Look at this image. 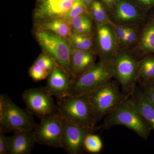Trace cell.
Segmentation results:
<instances>
[{"label": "cell", "mask_w": 154, "mask_h": 154, "mask_svg": "<svg viewBox=\"0 0 154 154\" xmlns=\"http://www.w3.org/2000/svg\"><path fill=\"white\" fill-rule=\"evenodd\" d=\"M140 47L146 55L154 54V16L151 17L141 34Z\"/></svg>", "instance_id": "obj_19"}, {"label": "cell", "mask_w": 154, "mask_h": 154, "mask_svg": "<svg viewBox=\"0 0 154 154\" xmlns=\"http://www.w3.org/2000/svg\"><path fill=\"white\" fill-rule=\"evenodd\" d=\"M12 136L7 137L9 154H29L36 143L33 130L14 133Z\"/></svg>", "instance_id": "obj_15"}, {"label": "cell", "mask_w": 154, "mask_h": 154, "mask_svg": "<svg viewBox=\"0 0 154 154\" xmlns=\"http://www.w3.org/2000/svg\"><path fill=\"white\" fill-rule=\"evenodd\" d=\"M90 14H84L76 17L71 22L72 33L80 35H92L93 23Z\"/></svg>", "instance_id": "obj_20"}, {"label": "cell", "mask_w": 154, "mask_h": 154, "mask_svg": "<svg viewBox=\"0 0 154 154\" xmlns=\"http://www.w3.org/2000/svg\"><path fill=\"white\" fill-rule=\"evenodd\" d=\"M139 61L125 51L118 52L114 60V78L123 94L130 96L139 81Z\"/></svg>", "instance_id": "obj_7"}, {"label": "cell", "mask_w": 154, "mask_h": 154, "mask_svg": "<svg viewBox=\"0 0 154 154\" xmlns=\"http://www.w3.org/2000/svg\"><path fill=\"white\" fill-rule=\"evenodd\" d=\"M127 27L126 44H132L134 43L137 39V31L136 30L135 28L132 27Z\"/></svg>", "instance_id": "obj_30"}, {"label": "cell", "mask_w": 154, "mask_h": 154, "mask_svg": "<svg viewBox=\"0 0 154 154\" xmlns=\"http://www.w3.org/2000/svg\"><path fill=\"white\" fill-rule=\"evenodd\" d=\"M96 54L94 51H83L72 48L69 74L72 79L83 74L94 66Z\"/></svg>", "instance_id": "obj_13"}, {"label": "cell", "mask_w": 154, "mask_h": 154, "mask_svg": "<svg viewBox=\"0 0 154 154\" xmlns=\"http://www.w3.org/2000/svg\"><path fill=\"white\" fill-rule=\"evenodd\" d=\"M140 88L154 106V88L148 81L140 82Z\"/></svg>", "instance_id": "obj_29"}, {"label": "cell", "mask_w": 154, "mask_h": 154, "mask_svg": "<svg viewBox=\"0 0 154 154\" xmlns=\"http://www.w3.org/2000/svg\"><path fill=\"white\" fill-rule=\"evenodd\" d=\"M34 26L36 30H48L67 39L72 33L71 22L62 18L52 19Z\"/></svg>", "instance_id": "obj_18"}, {"label": "cell", "mask_w": 154, "mask_h": 154, "mask_svg": "<svg viewBox=\"0 0 154 154\" xmlns=\"http://www.w3.org/2000/svg\"><path fill=\"white\" fill-rule=\"evenodd\" d=\"M37 124L27 110L18 107L7 95H0V132L33 130Z\"/></svg>", "instance_id": "obj_5"}, {"label": "cell", "mask_w": 154, "mask_h": 154, "mask_svg": "<svg viewBox=\"0 0 154 154\" xmlns=\"http://www.w3.org/2000/svg\"><path fill=\"white\" fill-rule=\"evenodd\" d=\"M111 25L114 28L118 41L123 44H126L128 27L126 26L116 25L113 23L111 24Z\"/></svg>", "instance_id": "obj_28"}, {"label": "cell", "mask_w": 154, "mask_h": 154, "mask_svg": "<svg viewBox=\"0 0 154 154\" xmlns=\"http://www.w3.org/2000/svg\"><path fill=\"white\" fill-rule=\"evenodd\" d=\"M75 0H35L33 12L34 25L52 19H64Z\"/></svg>", "instance_id": "obj_10"}, {"label": "cell", "mask_w": 154, "mask_h": 154, "mask_svg": "<svg viewBox=\"0 0 154 154\" xmlns=\"http://www.w3.org/2000/svg\"><path fill=\"white\" fill-rule=\"evenodd\" d=\"M68 40L72 49L93 51L94 40L93 35H80L72 33Z\"/></svg>", "instance_id": "obj_21"}, {"label": "cell", "mask_w": 154, "mask_h": 154, "mask_svg": "<svg viewBox=\"0 0 154 154\" xmlns=\"http://www.w3.org/2000/svg\"><path fill=\"white\" fill-rule=\"evenodd\" d=\"M106 10L104 4L100 0H96L91 5L89 11L96 25L112 24V22L108 18Z\"/></svg>", "instance_id": "obj_22"}, {"label": "cell", "mask_w": 154, "mask_h": 154, "mask_svg": "<svg viewBox=\"0 0 154 154\" xmlns=\"http://www.w3.org/2000/svg\"><path fill=\"white\" fill-rule=\"evenodd\" d=\"M107 10H113L119 0H100Z\"/></svg>", "instance_id": "obj_33"}, {"label": "cell", "mask_w": 154, "mask_h": 154, "mask_svg": "<svg viewBox=\"0 0 154 154\" xmlns=\"http://www.w3.org/2000/svg\"><path fill=\"white\" fill-rule=\"evenodd\" d=\"M63 119L59 113L40 119L33 130L36 142L55 148H62L61 144Z\"/></svg>", "instance_id": "obj_9"}, {"label": "cell", "mask_w": 154, "mask_h": 154, "mask_svg": "<svg viewBox=\"0 0 154 154\" xmlns=\"http://www.w3.org/2000/svg\"><path fill=\"white\" fill-rule=\"evenodd\" d=\"M84 4L87 6L88 9L90 8L91 5L95 2L96 0H82Z\"/></svg>", "instance_id": "obj_34"}, {"label": "cell", "mask_w": 154, "mask_h": 154, "mask_svg": "<svg viewBox=\"0 0 154 154\" xmlns=\"http://www.w3.org/2000/svg\"><path fill=\"white\" fill-rule=\"evenodd\" d=\"M22 96L26 110L40 119L57 112L53 96L45 87L27 89Z\"/></svg>", "instance_id": "obj_8"}, {"label": "cell", "mask_w": 154, "mask_h": 154, "mask_svg": "<svg viewBox=\"0 0 154 154\" xmlns=\"http://www.w3.org/2000/svg\"><path fill=\"white\" fill-rule=\"evenodd\" d=\"M141 7L146 11L154 8V0H136Z\"/></svg>", "instance_id": "obj_32"}, {"label": "cell", "mask_w": 154, "mask_h": 154, "mask_svg": "<svg viewBox=\"0 0 154 154\" xmlns=\"http://www.w3.org/2000/svg\"><path fill=\"white\" fill-rule=\"evenodd\" d=\"M96 42L101 60H114L119 51L118 39L111 24L96 25Z\"/></svg>", "instance_id": "obj_12"}, {"label": "cell", "mask_w": 154, "mask_h": 154, "mask_svg": "<svg viewBox=\"0 0 154 154\" xmlns=\"http://www.w3.org/2000/svg\"><path fill=\"white\" fill-rule=\"evenodd\" d=\"M116 125L125 127L146 140L152 131L137 111L129 96L105 116L103 124L99 128L108 129Z\"/></svg>", "instance_id": "obj_2"}, {"label": "cell", "mask_w": 154, "mask_h": 154, "mask_svg": "<svg viewBox=\"0 0 154 154\" xmlns=\"http://www.w3.org/2000/svg\"><path fill=\"white\" fill-rule=\"evenodd\" d=\"M4 134L0 132V154H8L9 152L8 138Z\"/></svg>", "instance_id": "obj_31"}, {"label": "cell", "mask_w": 154, "mask_h": 154, "mask_svg": "<svg viewBox=\"0 0 154 154\" xmlns=\"http://www.w3.org/2000/svg\"><path fill=\"white\" fill-rule=\"evenodd\" d=\"M84 146L85 150L88 152L98 153L103 148V143L99 136L91 133L86 136L84 141Z\"/></svg>", "instance_id": "obj_24"}, {"label": "cell", "mask_w": 154, "mask_h": 154, "mask_svg": "<svg viewBox=\"0 0 154 154\" xmlns=\"http://www.w3.org/2000/svg\"><path fill=\"white\" fill-rule=\"evenodd\" d=\"M120 86L117 81L111 80L87 94L92 107L95 126L129 97L120 91Z\"/></svg>", "instance_id": "obj_3"}, {"label": "cell", "mask_w": 154, "mask_h": 154, "mask_svg": "<svg viewBox=\"0 0 154 154\" xmlns=\"http://www.w3.org/2000/svg\"><path fill=\"white\" fill-rule=\"evenodd\" d=\"M154 76V54L146 55L139 61V80L148 81Z\"/></svg>", "instance_id": "obj_23"}, {"label": "cell", "mask_w": 154, "mask_h": 154, "mask_svg": "<svg viewBox=\"0 0 154 154\" xmlns=\"http://www.w3.org/2000/svg\"><path fill=\"white\" fill-rule=\"evenodd\" d=\"M71 80L70 76L57 66L48 77L45 88L53 96L59 99L65 95Z\"/></svg>", "instance_id": "obj_16"}, {"label": "cell", "mask_w": 154, "mask_h": 154, "mask_svg": "<svg viewBox=\"0 0 154 154\" xmlns=\"http://www.w3.org/2000/svg\"><path fill=\"white\" fill-rule=\"evenodd\" d=\"M57 113L66 121L96 130L93 110L88 96H65L57 99Z\"/></svg>", "instance_id": "obj_4"}, {"label": "cell", "mask_w": 154, "mask_h": 154, "mask_svg": "<svg viewBox=\"0 0 154 154\" xmlns=\"http://www.w3.org/2000/svg\"><path fill=\"white\" fill-rule=\"evenodd\" d=\"M129 97L138 113L154 131V106L142 89L136 86Z\"/></svg>", "instance_id": "obj_14"}, {"label": "cell", "mask_w": 154, "mask_h": 154, "mask_svg": "<svg viewBox=\"0 0 154 154\" xmlns=\"http://www.w3.org/2000/svg\"><path fill=\"white\" fill-rule=\"evenodd\" d=\"M35 30L36 40L43 52L52 57L59 66L69 75L72 48L68 39L48 30Z\"/></svg>", "instance_id": "obj_6"}, {"label": "cell", "mask_w": 154, "mask_h": 154, "mask_svg": "<svg viewBox=\"0 0 154 154\" xmlns=\"http://www.w3.org/2000/svg\"><path fill=\"white\" fill-rule=\"evenodd\" d=\"M149 82L150 84L154 88V76L152 79L149 80Z\"/></svg>", "instance_id": "obj_35"}, {"label": "cell", "mask_w": 154, "mask_h": 154, "mask_svg": "<svg viewBox=\"0 0 154 154\" xmlns=\"http://www.w3.org/2000/svg\"><path fill=\"white\" fill-rule=\"evenodd\" d=\"M28 73L30 78L36 82L45 79L49 75L47 71L34 63L30 67Z\"/></svg>", "instance_id": "obj_27"}, {"label": "cell", "mask_w": 154, "mask_h": 154, "mask_svg": "<svg viewBox=\"0 0 154 154\" xmlns=\"http://www.w3.org/2000/svg\"><path fill=\"white\" fill-rule=\"evenodd\" d=\"M84 14H90L89 9L82 0H75L71 8L64 19L71 22L76 17Z\"/></svg>", "instance_id": "obj_26"}, {"label": "cell", "mask_w": 154, "mask_h": 154, "mask_svg": "<svg viewBox=\"0 0 154 154\" xmlns=\"http://www.w3.org/2000/svg\"><path fill=\"white\" fill-rule=\"evenodd\" d=\"M34 63L41 67L49 74L56 67L59 66L52 57L43 52L38 56Z\"/></svg>", "instance_id": "obj_25"}, {"label": "cell", "mask_w": 154, "mask_h": 154, "mask_svg": "<svg viewBox=\"0 0 154 154\" xmlns=\"http://www.w3.org/2000/svg\"><path fill=\"white\" fill-rule=\"evenodd\" d=\"M113 10L114 19L120 23H134L144 19L142 12L129 0H119Z\"/></svg>", "instance_id": "obj_17"}, {"label": "cell", "mask_w": 154, "mask_h": 154, "mask_svg": "<svg viewBox=\"0 0 154 154\" xmlns=\"http://www.w3.org/2000/svg\"><path fill=\"white\" fill-rule=\"evenodd\" d=\"M95 131V129L70 123L63 119L62 149L70 154L82 153L85 150L84 143L86 136Z\"/></svg>", "instance_id": "obj_11"}, {"label": "cell", "mask_w": 154, "mask_h": 154, "mask_svg": "<svg viewBox=\"0 0 154 154\" xmlns=\"http://www.w3.org/2000/svg\"><path fill=\"white\" fill-rule=\"evenodd\" d=\"M114 60H100L80 76L72 79L65 95H87L110 81L114 78Z\"/></svg>", "instance_id": "obj_1"}]
</instances>
